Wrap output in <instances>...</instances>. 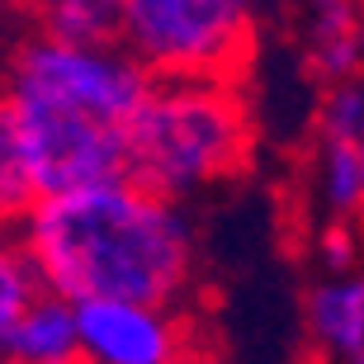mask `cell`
<instances>
[{"mask_svg": "<svg viewBox=\"0 0 364 364\" xmlns=\"http://www.w3.org/2000/svg\"><path fill=\"white\" fill-rule=\"evenodd\" d=\"M303 322H308L312 350L326 364L360 350L364 346V265L336 270L312 284L308 303H303Z\"/></svg>", "mask_w": 364, "mask_h": 364, "instance_id": "6", "label": "cell"}, {"mask_svg": "<svg viewBox=\"0 0 364 364\" xmlns=\"http://www.w3.org/2000/svg\"><path fill=\"white\" fill-rule=\"evenodd\" d=\"M0 5L38 14L43 33L71 43H105L119 24V0H0Z\"/></svg>", "mask_w": 364, "mask_h": 364, "instance_id": "9", "label": "cell"}, {"mask_svg": "<svg viewBox=\"0 0 364 364\" xmlns=\"http://www.w3.org/2000/svg\"><path fill=\"white\" fill-rule=\"evenodd\" d=\"M260 0H119L114 38L147 76L242 81L256 57Z\"/></svg>", "mask_w": 364, "mask_h": 364, "instance_id": "3", "label": "cell"}, {"mask_svg": "<svg viewBox=\"0 0 364 364\" xmlns=\"http://www.w3.org/2000/svg\"><path fill=\"white\" fill-rule=\"evenodd\" d=\"M308 5V67L322 85L364 76V0H303Z\"/></svg>", "mask_w": 364, "mask_h": 364, "instance_id": "7", "label": "cell"}, {"mask_svg": "<svg viewBox=\"0 0 364 364\" xmlns=\"http://www.w3.org/2000/svg\"><path fill=\"white\" fill-rule=\"evenodd\" d=\"M0 355L24 364H76V308L67 298L38 289L28 298V308L14 317V326L5 331Z\"/></svg>", "mask_w": 364, "mask_h": 364, "instance_id": "8", "label": "cell"}, {"mask_svg": "<svg viewBox=\"0 0 364 364\" xmlns=\"http://www.w3.org/2000/svg\"><path fill=\"white\" fill-rule=\"evenodd\" d=\"M0 67H5V62H0Z\"/></svg>", "mask_w": 364, "mask_h": 364, "instance_id": "15", "label": "cell"}, {"mask_svg": "<svg viewBox=\"0 0 364 364\" xmlns=\"http://www.w3.org/2000/svg\"><path fill=\"white\" fill-rule=\"evenodd\" d=\"M0 109L10 119V133L19 142V156H24V171L38 199L123 176V128L128 123H114L105 114H90L57 95L10 81H0Z\"/></svg>", "mask_w": 364, "mask_h": 364, "instance_id": "4", "label": "cell"}, {"mask_svg": "<svg viewBox=\"0 0 364 364\" xmlns=\"http://www.w3.org/2000/svg\"><path fill=\"white\" fill-rule=\"evenodd\" d=\"M76 308V364H189L194 322L176 303L85 298Z\"/></svg>", "mask_w": 364, "mask_h": 364, "instance_id": "5", "label": "cell"}, {"mask_svg": "<svg viewBox=\"0 0 364 364\" xmlns=\"http://www.w3.org/2000/svg\"><path fill=\"white\" fill-rule=\"evenodd\" d=\"M38 289L43 284L33 274V265H28L24 246H19V232L0 228V341H5V331L14 326V317L28 308V298Z\"/></svg>", "mask_w": 364, "mask_h": 364, "instance_id": "10", "label": "cell"}, {"mask_svg": "<svg viewBox=\"0 0 364 364\" xmlns=\"http://www.w3.org/2000/svg\"><path fill=\"white\" fill-rule=\"evenodd\" d=\"M256 166V119L242 81L151 76L123 128V176L189 203Z\"/></svg>", "mask_w": 364, "mask_h": 364, "instance_id": "2", "label": "cell"}, {"mask_svg": "<svg viewBox=\"0 0 364 364\" xmlns=\"http://www.w3.org/2000/svg\"><path fill=\"white\" fill-rule=\"evenodd\" d=\"M317 256H322L326 274L355 270V265H360V232H355V223H346V218H326L322 237H317Z\"/></svg>", "mask_w": 364, "mask_h": 364, "instance_id": "12", "label": "cell"}, {"mask_svg": "<svg viewBox=\"0 0 364 364\" xmlns=\"http://www.w3.org/2000/svg\"><path fill=\"white\" fill-rule=\"evenodd\" d=\"M336 364H364V346H360V350H350V355H341Z\"/></svg>", "mask_w": 364, "mask_h": 364, "instance_id": "13", "label": "cell"}, {"mask_svg": "<svg viewBox=\"0 0 364 364\" xmlns=\"http://www.w3.org/2000/svg\"><path fill=\"white\" fill-rule=\"evenodd\" d=\"M33 199H38L33 194V180L24 171V156H19V142L10 133V119L0 109V228H14L28 213Z\"/></svg>", "mask_w": 364, "mask_h": 364, "instance_id": "11", "label": "cell"}, {"mask_svg": "<svg viewBox=\"0 0 364 364\" xmlns=\"http://www.w3.org/2000/svg\"><path fill=\"white\" fill-rule=\"evenodd\" d=\"M14 232L38 284L67 303L133 298L185 308L199 289L194 218L128 176L43 194Z\"/></svg>", "mask_w": 364, "mask_h": 364, "instance_id": "1", "label": "cell"}, {"mask_svg": "<svg viewBox=\"0 0 364 364\" xmlns=\"http://www.w3.org/2000/svg\"><path fill=\"white\" fill-rule=\"evenodd\" d=\"M0 364H24V360H10V355H0Z\"/></svg>", "mask_w": 364, "mask_h": 364, "instance_id": "14", "label": "cell"}]
</instances>
